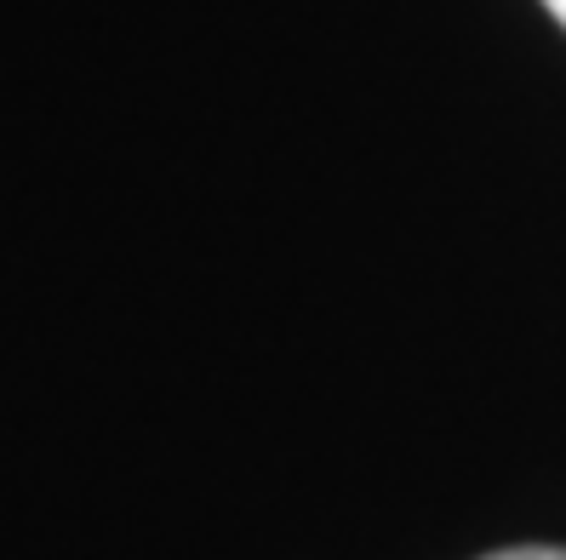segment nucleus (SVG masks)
Returning <instances> with one entry per match:
<instances>
[{
    "label": "nucleus",
    "mask_w": 566,
    "mask_h": 560,
    "mask_svg": "<svg viewBox=\"0 0 566 560\" xmlns=\"http://www.w3.org/2000/svg\"><path fill=\"white\" fill-rule=\"evenodd\" d=\"M544 7H549V12H555V23L566 29V0H544Z\"/></svg>",
    "instance_id": "f03ea898"
},
{
    "label": "nucleus",
    "mask_w": 566,
    "mask_h": 560,
    "mask_svg": "<svg viewBox=\"0 0 566 560\" xmlns=\"http://www.w3.org/2000/svg\"><path fill=\"white\" fill-rule=\"evenodd\" d=\"M486 560H566V549H497V554H486Z\"/></svg>",
    "instance_id": "f257e3e1"
}]
</instances>
